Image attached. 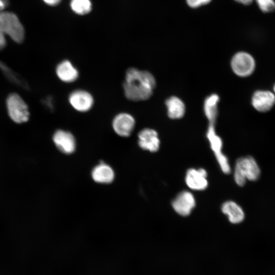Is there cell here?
Returning a JSON list of instances; mask_svg holds the SVG:
<instances>
[{
  "mask_svg": "<svg viewBox=\"0 0 275 275\" xmlns=\"http://www.w3.org/2000/svg\"><path fill=\"white\" fill-rule=\"evenodd\" d=\"M155 84L154 77L149 72L129 68L123 84L124 94L131 101L147 100L152 95Z\"/></svg>",
  "mask_w": 275,
  "mask_h": 275,
  "instance_id": "obj_1",
  "label": "cell"
},
{
  "mask_svg": "<svg viewBox=\"0 0 275 275\" xmlns=\"http://www.w3.org/2000/svg\"><path fill=\"white\" fill-rule=\"evenodd\" d=\"M260 176L259 167L253 157L247 156L239 158L236 161L234 178L236 183L243 186L246 180L256 181Z\"/></svg>",
  "mask_w": 275,
  "mask_h": 275,
  "instance_id": "obj_2",
  "label": "cell"
},
{
  "mask_svg": "<svg viewBox=\"0 0 275 275\" xmlns=\"http://www.w3.org/2000/svg\"><path fill=\"white\" fill-rule=\"evenodd\" d=\"M0 29L14 42L20 43L24 38L25 31L18 16L8 11L0 12Z\"/></svg>",
  "mask_w": 275,
  "mask_h": 275,
  "instance_id": "obj_3",
  "label": "cell"
},
{
  "mask_svg": "<svg viewBox=\"0 0 275 275\" xmlns=\"http://www.w3.org/2000/svg\"><path fill=\"white\" fill-rule=\"evenodd\" d=\"M231 67L233 72L241 77H246L254 72L256 62L254 57L245 51L236 53L231 61Z\"/></svg>",
  "mask_w": 275,
  "mask_h": 275,
  "instance_id": "obj_4",
  "label": "cell"
},
{
  "mask_svg": "<svg viewBox=\"0 0 275 275\" xmlns=\"http://www.w3.org/2000/svg\"><path fill=\"white\" fill-rule=\"evenodd\" d=\"M7 107L9 116L15 122L21 123L28 121L29 116L28 106L17 94H12L9 96Z\"/></svg>",
  "mask_w": 275,
  "mask_h": 275,
  "instance_id": "obj_5",
  "label": "cell"
},
{
  "mask_svg": "<svg viewBox=\"0 0 275 275\" xmlns=\"http://www.w3.org/2000/svg\"><path fill=\"white\" fill-rule=\"evenodd\" d=\"M251 104L257 112L267 113L275 105V94L268 90H257L252 94Z\"/></svg>",
  "mask_w": 275,
  "mask_h": 275,
  "instance_id": "obj_6",
  "label": "cell"
},
{
  "mask_svg": "<svg viewBox=\"0 0 275 275\" xmlns=\"http://www.w3.org/2000/svg\"><path fill=\"white\" fill-rule=\"evenodd\" d=\"M207 136L222 171L225 174H229L231 172L230 166L227 157L222 152V141L215 134L213 124L209 126Z\"/></svg>",
  "mask_w": 275,
  "mask_h": 275,
  "instance_id": "obj_7",
  "label": "cell"
},
{
  "mask_svg": "<svg viewBox=\"0 0 275 275\" xmlns=\"http://www.w3.org/2000/svg\"><path fill=\"white\" fill-rule=\"evenodd\" d=\"M172 205L178 214L183 216H187L196 206L195 198L190 192L184 190L175 197L172 201Z\"/></svg>",
  "mask_w": 275,
  "mask_h": 275,
  "instance_id": "obj_8",
  "label": "cell"
},
{
  "mask_svg": "<svg viewBox=\"0 0 275 275\" xmlns=\"http://www.w3.org/2000/svg\"><path fill=\"white\" fill-rule=\"evenodd\" d=\"M69 102L75 110L86 112L92 107L94 99L88 92L83 90H76L70 94Z\"/></svg>",
  "mask_w": 275,
  "mask_h": 275,
  "instance_id": "obj_9",
  "label": "cell"
},
{
  "mask_svg": "<svg viewBox=\"0 0 275 275\" xmlns=\"http://www.w3.org/2000/svg\"><path fill=\"white\" fill-rule=\"evenodd\" d=\"M135 126V120L129 114L122 113L116 115L112 122L115 132L119 135L127 137L132 133Z\"/></svg>",
  "mask_w": 275,
  "mask_h": 275,
  "instance_id": "obj_10",
  "label": "cell"
},
{
  "mask_svg": "<svg viewBox=\"0 0 275 275\" xmlns=\"http://www.w3.org/2000/svg\"><path fill=\"white\" fill-rule=\"evenodd\" d=\"M206 171L200 168L190 169L186 172L185 181L186 185L190 189L195 190H203L208 186Z\"/></svg>",
  "mask_w": 275,
  "mask_h": 275,
  "instance_id": "obj_11",
  "label": "cell"
},
{
  "mask_svg": "<svg viewBox=\"0 0 275 275\" xmlns=\"http://www.w3.org/2000/svg\"><path fill=\"white\" fill-rule=\"evenodd\" d=\"M53 141L58 149L64 153L71 154L75 149V138L69 131L61 129L57 130L53 134Z\"/></svg>",
  "mask_w": 275,
  "mask_h": 275,
  "instance_id": "obj_12",
  "label": "cell"
},
{
  "mask_svg": "<svg viewBox=\"0 0 275 275\" xmlns=\"http://www.w3.org/2000/svg\"><path fill=\"white\" fill-rule=\"evenodd\" d=\"M138 144L144 150L152 152L157 151L160 145L157 132L151 128L142 129L138 134Z\"/></svg>",
  "mask_w": 275,
  "mask_h": 275,
  "instance_id": "obj_13",
  "label": "cell"
},
{
  "mask_svg": "<svg viewBox=\"0 0 275 275\" xmlns=\"http://www.w3.org/2000/svg\"><path fill=\"white\" fill-rule=\"evenodd\" d=\"M56 73L60 80L65 82H73L78 77V70L68 60L63 61L58 65Z\"/></svg>",
  "mask_w": 275,
  "mask_h": 275,
  "instance_id": "obj_14",
  "label": "cell"
},
{
  "mask_svg": "<svg viewBox=\"0 0 275 275\" xmlns=\"http://www.w3.org/2000/svg\"><path fill=\"white\" fill-rule=\"evenodd\" d=\"M222 211L228 217L229 221L232 224H238L243 221L244 213L242 208L232 201H228L222 206Z\"/></svg>",
  "mask_w": 275,
  "mask_h": 275,
  "instance_id": "obj_15",
  "label": "cell"
},
{
  "mask_svg": "<svg viewBox=\"0 0 275 275\" xmlns=\"http://www.w3.org/2000/svg\"><path fill=\"white\" fill-rule=\"evenodd\" d=\"M93 180L98 183H108L114 178V172L109 166L100 163L93 169L92 172Z\"/></svg>",
  "mask_w": 275,
  "mask_h": 275,
  "instance_id": "obj_16",
  "label": "cell"
},
{
  "mask_svg": "<svg viewBox=\"0 0 275 275\" xmlns=\"http://www.w3.org/2000/svg\"><path fill=\"white\" fill-rule=\"evenodd\" d=\"M168 110V115L173 119L181 118L185 111V105L183 101L176 96H172L166 101Z\"/></svg>",
  "mask_w": 275,
  "mask_h": 275,
  "instance_id": "obj_17",
  "label": "cell"
},
{
  "mask_svg": "<svg viewBox=\"0 0 275 275\" xmlns=\"http://www.w3.org/2000/svg\"><path fill=\"white\" fill-rule=\"evenodd\" d=\"M219 98L216 94H212L209 96L205 100L204 103V111L207 118L211 122V124L215 120L216 115V104Z\"/></svg>",
  "mask_w": 275,
  "mask_h": 275,
  "instance_id": "obj_18",
  "label": "cell"
},
{
  "mask_svg": "<svg viewBox=\"0 0 275 275\" xmlns=\"http://www.w3.org/2000/svg\"><path fill=\"white\" fill-rule=\"evenodd\" d=\"M72 10L79 15L88 13L91 10V3L90 0H72L70 3Z\"/></svg>",
  "mask_w": 275,
  "mask_h": 275,
  "instance_id": "obj_19",
  "label": "cell"
},
{
  "mask_svg": "<svg viewBox=\"0 0 275 275\" xmlns=\"http://www.w3.org/2000/svg\"><path fill=\"white\" fill-rule=\"evenodd\" d=\"M263 13H269L275 10L274 0H254Z\"/></svg>",
  "mask_w": 275,
  "mask_h": 275,
  "instance_id": "obj_20",
  "label": "cell"
},
{
  "mask_svg": "<svg viewBox=\"0 0 275 275\" xmlns=\"http://www.w3.org/2000/svg\"><path fill=\"white\" fill-rule=\"evenodd\" d=\"M211 0H186L187 4L191 8H196L208 4Z\"/></svg>",
  "mask_w": 275,
  "mask_h": 275,
  "instance_id": "obj_21",
  "label": "cell"
},
{
  "mask_svg": "<svg viewBox=\"0 0 275 275\" xmlns=\"http://www.w3.org/2000/svg\"><path fill=\"white\" fill-rule=\"evenodd\" d=\"M6 35L0 29V50L3 49L6 45Z\"/></svg>",
  "mask_w": 275,
  "mask_h": 275,
  "instance_id": "obj_22",
  "label": "cell"
},
{
  "mask_svg": "<svg viewBox=\"0 0 275 275\" xmlns=\"http://www.w3.org/2000/svg\"><path fill=\"white\" fill-rule=\"evenodd\" d=\"M61 0H43L46 4L50 6H55L60 3Z\"/></svg>",
  "mask_w": 275,
  "mask_h": 275,
  "instance_id": "obj_23",
  "label": "cell"
},
{
  "mask_svg": "<svg viewBox=\"0 0 275 275\" xmlns=\"http://www.w3.org/2000/svg\"><path fill=\"white\" fill-rule=\"evenodd\" d=\"M8 5V0H0V12L3 11Z\"/></svg>",
  "mask_w": 275,
  "mask_h": 275,
  "instance_id": "obj_24",
  "label": "cell"
},
{
  "mask_svg": "<svg viewBox=\"0 0 275 275\" xmlns=\"http://www.w3.org/2000/svg\"><path fill=\"white\" fill-rule=\"evenodd\" d=\"M234 1L243 5H249L251 4L254 0H234Z\"/></svg>",
  "mask_w": 275,
  "mask_h": 275,
  "instance_id": "obj_25",
  "label": "cell"
},
{
  "mask_svg": "<svg viewBox=\"0 0 275 275\" xmlns=\"http://www.w3.org/2000/svg\"><path fill=\"white\" fill-rule=\"evenodd\" d=\"M272 91L275 94V83L273 85V87H272Z\"/></svg>",
  "mask_w": 275,
  "mask_h": 275,
  "instance_id": "obj_26",
  "label": "cell"
}]
</instances>
